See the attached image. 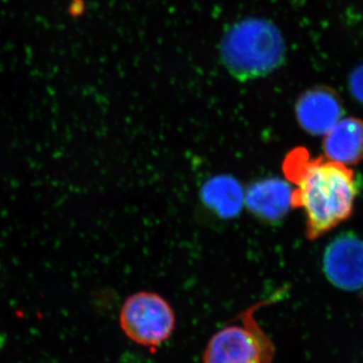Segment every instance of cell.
Instances as JSON below:
<instances>
[{
	"label": "cell",
	"mask_w": 363,
	"mask_h": 363,
	"mask_svg": "<svg viewBox=\"0 0 363 363\" xmlns=\"http://www.w3.org/2000/svg\"><path fill=\"white\" fill-rule=\"evenodd\" d=\"M286 178L296 188L293 208L306 218V235L318 240L350 218L358 194L354 172L323 157H312L304 147L291 150L283 164Z\"/></svg>",
	"instance_id": "1"
},
{
	"label": "cell",
	"mask_w": 363,
	"mask_h": 363,
	"mask_svg": "<svg viewBox=\"0 0 363 363\" xmlns=\"http://www.w3.org/2000/svg\"><path fill=\"white\" fill-rule=\"evenodd\" d=\"M220 58L229 74L240 81L264 77L285 59L286 45L278 26L262 18L233 23L220 43Z\"/></svg>",
	"instance_id": "2"
},
{
	"label": "cell",
	"mask_w": 363,
	"mask_h": 363,
	"mask_svg": "<svg viewBox=\"0 0 363 363\" xmlns=\"http://www.w3.org/2000/svg\"><path fill=\"white\" fill-rule=\"evenodd\" d=\"M264 304L252 306L235 323L215 333L205 348L203 363H272L274 345L253 315Z\"/></svg>",
	"instance_id": "3"
},
{
	"label": "cell",
	"mask_w": 363,
	"mask_h": 363,
	"mask_svg": "<svg viewBox=\"0 0 363 363\" xmlns=\"http://www.w3.org/2000/svg\"><path fill=\"white\" fill-rule=\"evenodd\" d=\"M119 322L131 341L154 350L171 337L176 317L173 308L161 296L140 292L126 298Z\"/></svg>",
	"instance_id": "4"
},
{
	"label": "cell",
	"mask_w": 363,
	"mask_h": 363,
	"mask_svg": "<svg viewBox=\"0 0 363 363\" xmlns=\"http://www.w3.org/2000/svg\"><path fill=\"white\" fill-rule=\"evenodd\" d=\"M323 269L329 281L344 291L363 288V240L354 233L336 236L327 245Z\"/></svg>",
	"instance_id": "5"
},
{
	"label": "cell",
	"mask_w": 363,
	"mask_h": 363,
	"mask_svg": "<svg viewBox=\"0 0 363 363\" xmlns=\"http://www.w3.org/2000/svg\"><path fill=\"white\" fill-rule=\"evenodd\" d=\"M295 111L303 130L312 135L325 136L343 118L344 108L335 91L316 86L298 98Z\"/></svg>",
	"instance_id": "6"
},
{
	"label": "cell",
	"mask_w": 363,
	"mask_h": 363,
	"mask_svg": "<svg viewBox=\"0 0 363 363\" xmlns=\"http://www.w3.org/2000/svg\"><path fill=\"white\" fill-rule=\"evenodd\" d=\"M294 188L281 179H266L253 184L245 193V203L259 219L281 220L293 208Z\"/></svg>",
	"instance_id": "7"
},
{
	"label": "cell",
	"mask_w": 363,
	"mask_h": 363,
	"mask_svg": "<svg viewBox=\"0 0 363 363\" xmlns=\"http://www.w3.org/2000/svg\"><path fill=\"white\" fill-rule=\"evenodd\" d=\"M325 157L344 166L363 161V121L342 118L324 136Z\"/></svg>",
	"instance_id": "8"
},
{
	"label": "cell",
	"mask_w": 363,
	"mask_h": 363,
	"mask_svg": "<svg viewBox=\"0 0 363 363\" xmlns=\"http://www.w3.org/2000/svg\"><path fill=\"white\" fill-rule=\"evenodd\" d=\"M245 198L240 184L231 177H215L202 190L203 202L222 218H231L240 213Z\"/></svg>",
	"instance_id": "9"
},
{
	"label": "cell",
	"mask_w": 363,
	"mask_h": 363,
	"mask_svg": "<svg viewBox=\"0 0 363 363\" xmlns=\"http://www.w3.org/2000/svg\"><path fill=\"white\" fill-rule=\"evenodd\" d=\"M350 89L353 97L363 106V65L357 67L350 76Z\"/></svg>",
	"instance_id": "10"
}]
</instances>
